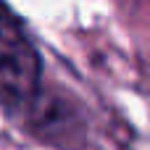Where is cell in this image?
<instances>
[{
    "label": "cell",
    "mask_w": 150,
    "mask_h": 150,
    "mask_svg": "<svg viewBox=\"0 0 150 150\" xmlns=\"http://www.w3.org/2000/svg\"><path fill=\"white\" fill-rule=\"evenodd\" d=\"M40 53L21 24L0 8V103L26 105L40 90Z\"/></svg>",
    "instance_id": "cell-1"
}]
</instances>
